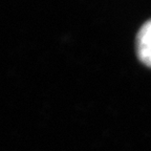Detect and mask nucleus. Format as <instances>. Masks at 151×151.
<instances>
[{
  "label": "nucleus",
  "instance_id": "nucleus-1",
  "mask_svg": "<svg viewBox=\"0 0 151 151\" xmlns=\"http://www.w3.org/2000/svg\"><path fill=\"white\" fill-rule=\"evenodd\" d=\"M137 48L141 61L151 67V20L145 23L139 32Z\"/></svg>",
  "mask_w": 151,
  "mask_h": 151
}]
</instances>
